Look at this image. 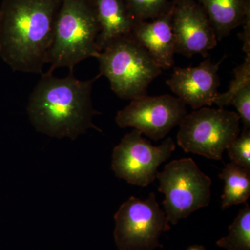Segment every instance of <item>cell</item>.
Listing matches in <instances>:
<instances>
[{
	"instance_id": "12",
	"label": "cell",
	"mask_w": 250,
	"mask_h": 250,
	"mask_svg": "<svg viewBox=\"0 0 250 250\" xmlns=\"http://www.w3.org/2000/svg\"><path fill=\"white\" fill-rule=\"evenodd\" d=\"M172 9L173 6L159 17L138 22L130 35L147 51L162 70H168L174 63L176 51L172 27Z\"/></svg>"
},
{
	"instance_id": "1",
	"label": "cell",
	"mask_w": 250,
	"mask_h": 250,
	"mask_svg": "<svg viewBox=\"0 0 250 250\" xmlns=\"http://www.w3.org/2000/svg\"><path fill=\"white\" fill-rule=\"evenodd\" d=\"M62 0H3L0 58L14 72L42 74Z\"/></svg>"
},
{
	"instance_id": "22",
	"label": "cell",
	"mask_w": 250,
	"mask_h": 250,
	"mask_svg": "<svg viewBox=\"0 0 250 250\" xmlns=\"http://www.w3.org/2000/svg\"><path fill=\"white\" fill-rule=\"evenodd\" d=\"M187 250H207L205 247L200 246V245H195V246H191L189 247Z\"/></svg>"
},
{
	"instance_id": "9",
	"label": "cell",
	"mask_w": 250,
	"mask_h": 250,
	"mask_svg": "<svg viewBox=\"0 0 250 250\" xmlns=\"http://www.w3.org/2000/svg\"><path fill=\"white\" fill-rule=\"evenodd\" d=\"M187 114V105L177 97L146 95L131 100L128 106L118 111L116 122L123 129L134 128L157 141L179 125Z\"/></svg>"
},
{
	"instance_id": "14",
	"label": "cell",
	"mask_w": 250,
	"mask_h": 250,
	"mask_svg": "<svg viewBox=\"0 0 250 250\" xmlns=\"http://www.w3.org/2000/svg\"><path fill=\"white\" fill-rule=\"evenodd\" d=\"M209 18L218 41L250 18V0H197Z\"/></svg>"
},
{
	"instance_id": "5",
	"label": "cell",
	"mask_w": 250,
	"mask_h": 250,
	"mask_svg": "<svg viewBox=\"0 0 250 250\" xmlns=\"http://www.w3.org/2000/svg\"><path fill=\"white\" fill-rule=\"evenodd\" d=\"M156 178L158 190L165 195L164 212L172 225L210 204L211 179L191 158L171 161L158 172Z\"/></svg>"
},
{
	"instance_id": "13",
	"label": "cell",
	"mask_w": 250,
	"mask_h": 250,
	"mask_svg": "<svg viewBox=\"0 0 250 250\" xmlns=\"http://www.w3.org/2000/svg\"><path fill=\"white\" fill-rule=\"evenodd\" d=\"M99 25L98 46L100 52L113 41L131 35L137 21L125 0H92Z\"/></svg>"
},
{
	"instance_id": "8",
	"label": "cell",
	"mask_w": 250,
	"mask_h": 250,
	"mask_svg": "<svg viewBox=\"0 0 250 250\" xmlns=\"http://www.w3.org/2000/svg\"><path fill=\"white\" fill-rule=\"evenodd\" d=\"M142 134L134 129L125 135L113 149L112 170L129 184L147 187L155 180L159 166L170 157L176 146L169 137L160 146H154Z\"/></svg>"
},
{
	"instance_id": "11",
	"label": "cell",
	"mask_w": 250,
	"mask_h": 250,
	"mask_svg": "<svg viewBox=\"0 0 250 250\" xmlns=\"http://www.w3.org/2000/svg\"><path fill=\"white\" fill-rule=\"evenodd\" d=\"M225 59L217 63L208 58L195 67H174L166 83L177 98L193 110L211 106L219 94L218 70Z\"/></svg>"
},
{
	"instance_id": "20",
	"label": "cell",
	"mask_w": 250,
	"mask_h": 250,
	"mask_svg": "<svg viewBox=\"0 0 250 250\" xmlns=\"http://www.w3.org/2000/svg\"><path fill=\"white\" fill-rule=\"evenodd\" d=\"M232 104L238 111L240 119L243 123V129H250V84L240 90L231 99Z\"/></svg>"
},
{
	"instance_id": "19",
	"label": "cell",
	"mask_w": 250,
	"mask_h": 250,
	"mask_svg": "<svg viewBox=\"0 0 250 250\" xmlns=\"http://www.w3.org/2000/svg\"><path fill=\"white\" fill-rule=\"evenodd\" d=\"M227 150L231 162L250 171V129H243Z\"/></svg>"
},
{
	"instance_id": "6",
	"label": "cell",
	"mask_w": 250,
	"mask_h": 250,
	"mask_svg": "<svg viewBox=\"0 0 250 250\" xmlns=\"http://www.w3.org/2000/svg\"><path fill=\"white\" fill-rule=\"evenodd\" d=\"M240 121L238 113L224 108L194 110L179 124L177 143L185 152L221 160L240 134Z\"/></svg>"
},
{
	"instance_id": "15",
	"label": "cell",
	"mask_w": 250,
	"mask_h": 250,
	"mask_svg": "<svg viewBox=\"0 0 250 250\" xmlns=\"http://www.w3.org/2000/svg\"><path fill=\"white\" fill-rule=\"evenodd\" d=\"M225 182L222 195V208L246 203L250 195V171L231 162L219 174Z\"/></svg>"
},
{
	"instance_id": "18",
	"label": "cell",
	"mask_w": 250,
	"mask_h": 250,
	"mask_svg": "<svg viewBox=\"0 0 250 250\" xmlns=\"http://www.w3.org/2000/svg\"><path fill=\"white\" fill-rule=\"evenodd\" d=\"M234 78L230 83L229 88L225 93L218 94L214 104L220 108L230 105L231 99L240 90L250 84V55H246L244 62L234 69Z\"/></svg>"
},
{
	"instance_id": "16",
	"label": "cell",
	"mask_w": 250,
	"mask_h": 250,
	"mask_svg": "<svg viewBox=\"0 0 250 250\" xmlns=\"http://www.w3.org/2000/svg\"><path fill=\"white\" fill-rule=\"evenodd\" d=\"M217 246L227 250H250V207L246 206L229 227L228 236L217 241Z\"/></svg>"
},
{
	"instance_id": "2",
	"label": "cell",
	"mask_w": 250,
	"mask_h": 250,
	"mask_svg": "<svg viewBox=\"0 0 250 250\" xmlns=\"http://www.w3.org/2000/svg\"><path fill=\"white\" fill-rule=\"evenodd\" d=\"M101 75L81 80L74 72L65 77L53 72L41 74V78L28 100L27 111L38 132L50 137L75 140L89 129L102 132L93 123L99 112L93 108L92 91Z\"/></svg>"
},
{
	"instance_id": "4",
	"label": "cell",
	"mask_w": 250,
	"mask_h": 250,
	"mask_svg": "<svg viewBox=\"0 0 250 250\" xmlns=\"http://www.w3.org/2000/svg\"><path fill=\"white\" fill-rule=\"evenodd\" d=\"M100 75L109 81L111 90L123 100L146 95L162 69L131 36L113 41L98 57Z\"/></svg>"
},
{
	"instance_id": "7",
	"label": "cell",
	"mask_w": 250,
	"mask_h": 250,
	"mask_svg": "<svg viewBox=\"0 0 250 250\" xmlns=\"http://www.w3.org/2000/svg\"><path fill=\"white\" fill-rule=\"evenodd\" d=\"M114 239L119 250H154L162 248L159 239L170 229L165 212L154 192L141 200L131 197L114 215Z\"/></svg>"
},
{
	"instance_id": "21",
	"label": "cell",
	"mask_w": 250,
	"mask_h": 250,
	"mask_svg": "<svg viewBox=\"0 0 250 250\" xmlns=\"http://www.w3.org/2000/svg\"><path fill=\"white\" fill-rule=\"evenodd\" d=\"M242 26L243 29L240 39L243 41V50L246 55H250V18H247Z\"/></svg>"
},
{
	"instance_id": "3",
	"label": "cell",
	"mask_w": 250,
	"mask_h": 250,
	"mask_svg": "<svg viewBox=\"0 0 250 250\" xmlns=\"http://www.w3.org/2000/svg\"><path fill=\"white\" fill-rule=\"evenodd\" d=\"M100 25L92 0H62L56 19L48 72L75 67L85 59L97 58Z\"/></svg>"
},
{
	"instance_id": "10",
	"label": "cell",
	"mask_w": 250,
	"mask_h": 250,
	"mask_svg": "<svg viewBox=\"0 0 250 250\" xmlns=\"http://www.w3.org/2000/svg\"><path fill=\"white\" fill-rule=\"evenodd\" d=\"M172 27L176 53L207 57L218 45L209 18L197 0H174Z\"/></svg>"
},
{
	"instance_id": "17",
	"label": "cell",
	"mask_w": 250,
	"mask_h": 250,
	"mask_svg": "<svg viewBox=\"0 0 250 250\" xmlns=\"http://www.w3.org/2000/svg\"><path fill=\"white\" fill-rule=\"evenodd\" d=\"M130 13L137 22L149 21L168 12L174 0H125Z\"/></svg>"
}]
</instances>
